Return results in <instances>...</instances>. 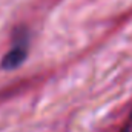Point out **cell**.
<instances>
[{"mask_svg": "<svg viewBox=\"0 0 132 132\" xmlns=\"http://www.w3.org/2000/svg\"><path fill=\"white\" fill-rule=\"evenodd\" d=\"M121 132H132V114H131V117H129V120L126 121V125H125V128H123Z\"/></svg>", "mask_w": 132, "mask_h": 132, "instance_id": "cell-2", "label": "cell"}, {"mask_svg": "<svg viewBox=\"0 0 132 132\" xmlns=\"http://www.w3.org/2000/svg\"><path fill=\"white\" fill-rule=\"evenodd\" d=\"M26 40H22V42H17L12 49L3 57V62H2V66L5 69H15L17 66H20L23 63V60L26 59Z\"/></svg>", "mask_w": 132, "mask_h": 132, "instance_id": "cell-1", "label": "cell"}]
</instances>
